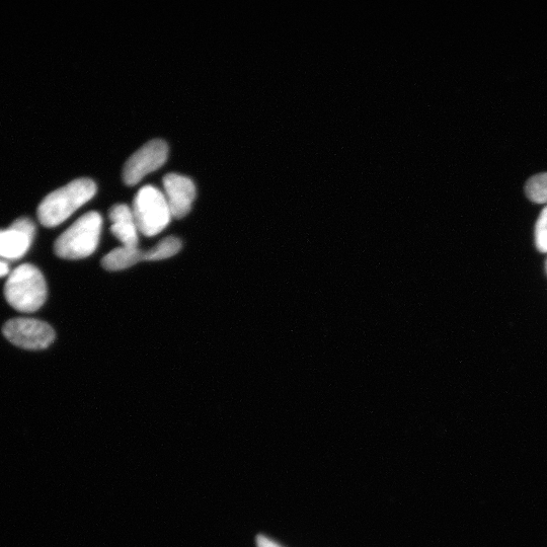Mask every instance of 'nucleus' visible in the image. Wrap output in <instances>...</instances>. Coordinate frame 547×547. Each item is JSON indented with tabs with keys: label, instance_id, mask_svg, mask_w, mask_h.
I'll return each mask as SVG.
<instances>
[{
	"label": "nucleus",
	"instance_id": "f257e3e1",
	"mask_svg": "<svg viewBox=\"0 0 547 547\" xmlns=\"http://www.w3.org/2000/svg\"><path fill=\"white\" fill-rule=\"evenodd\" d=\"M97 193V185L91 179L74 180L66 186L50 193L38 208L42 225L53 228L68 219Z\"/></svg>",
	"mask_w": 547,
	"mask_h": 547
},
{
	"label": "nucleus",
	"instance_id": "f03ea898",
	"mask_svg": "<svg viewBox=\"0 0 547 547\" xmlns=\"http://www.w3.org/2000/svg\"><path fill=\"white\" fill-rule=\"evenodd\" d=\"M103 218L100 213L91 211L77 219L54 245L55 254L66 260H80L92 256L98 249Z\"/></svg>",
	"mask_w": 547,
	"mask_h": 547
},
{
	"label": "nucleus",
	"instance_id": "7ed1b4c3",
	"mask_svg": "<svg viewBox=\"0 0 547 547\" xmlns=\"http://www.w3.org/2000/svg\"><path fill=\"white\" fill-rule=\"evenodd\" d=\"M9 304L20 312H35L47 299V284L42 272L31 264L15 269L5 286Z\"/></svg>",
	"mask_w": 547,
	"mask_h": 547
},
{
	"label": "nucleus",
	"instance_id": "20e7f679",
	"mask_svg": "<svg viewBox=\"0 0 547 547\" xmlns=\"http://www.w3.org/2000/svg\"><path fill=\"white\" fill-rule=\"evenodd\" d=\"M132 212L139 232L145 237L158 236L173 217L165 194L154 186H144L138 191Z\"/></svg>",
	"mask_w": 547,
	"mask_h": 547
},
{
	"label": "nucleus",
	"instance_id": "39448f33",
	"mask_svg": "<svg viewBox=\"0 0 547 547\" xmlns=\"http://www.w3.org/2000/svg\"><path fill=\"white\" fill-rule=\"evenodd\" d=\"M169 154L168 144L154 139L132 154L123 170V180L129 185L138 184L145 176L165 165Z\"/></svg>",
	"mask_w": 547,
	"mask_h": 547
},
{
	"label": "nucleus",
	"instance_id": "423d86ee",
	"mask_svg": "<svg viewBox=\"0 0 547 547\" xmlns=\"http://www.w3.org/2000/svg\"><path fill=\"white\" fill-rule=\"evenodd\" d=\"M3 332L12 344L27 350L46 349L55 339V332L47 323L34 319L11 320Z\"/></svg>",
	"mask_w": 547,
	"mask_h": 547
},
{
	"label": "nucleus",
	"instance_id": "0eeeda50",
	"mask_svg": "<svg viewBox=\"0 0 547 547\" xmlns=\"http://www.w3.org/2000/svg\"><path fill=\"white\" fill-rule=\"evenodd\" d=\"M35 234V224L29 218H19L8 229L0 230V258H23L31 248Z\"/></svg>",
	"mask_w": 547,
	"mask_h": 547
},
{
	"label": "nucleus",
	"instance_id": "6e6552de",
	"mask_svg": "<svg viewBox=\"0 0 547 547\" xmlns=\"http://www.w3.org/2000/svg\"><path fill=\"white\" fill-rule=\"evenodd\" d=\"M164 188L173 217H185L191 211L196 197L194 182L183 175L169 174L164 178Z\"/></svg>",
	"mask_w": 547,
	"mask_h": 547
},
{
	"label": "nucleus",
	"instance_id": "1a4fd4ad",
	"mask_svg": "<svg viewBox=\"0 0 547 547\" xmlns=\"http://www.w3.org/2000/svg\"><path fill=\"white\" fill-rule=\"evenodd\" d=\"M112 232L120 241L122 247L138 248V228L132 209L125 204H118L110 211Z\"/></svg>",
	"mask_w": 547,
	"mask_h": 547
},
{
	"label": "nucleus",
	"instance_id": "9d476101",
	"mask_svg": "<svg viewBox=\"0 0 547 547\" xmlns=\"http://www.w3.org/2000/svg\"><path fill=\"white\" fill-rule=\"evenodd\" d=\"M144 255L145 251H141L138 248L120 247L105 256L102 265L108 271H122L143 262Z\"/></svg>",
	"mask_w": 547,
	"mask_h": 547
},
{
	"label": "nucleus",
	"instance_id": "9b49d317",
	"mask_svg": "<svg viewBox=\"0 0 547 547\" xmlns=\"http://www.w3.org/2000/svg\"><path fill=\"white\" fill-rule=\"evenodd\" d=\"M182 249V242L178 238L169 237L161 241L151 250L145 251L144 261H161L174 257Z\"/></svg>",
	"mask_w": 547,
	"mask_h": 547
},
{
	"label": "nucleus",
	"instance_id": "f8f14e48",
	"mask_svg": "<svg viewBox=\"0 0 547 547\" xmlns=\"http://www.w3.org/2000/svg\"><path fill=\"white\" fill-rule=\"evenodd\" d=\"M527 197L534 203H547V173L530 178L526 184Z\"/></svg>",
	"mask_w": 547,
	"mask_h": 547
},
{
	"label": "nucleus",
	"instance_id": "ddd939ff",
	"mask_svg": "<svg viewBox=\"0 0 547 547\" xmlns=\"http://www.w3.org/2000/svg\"><path fill=\"white\" fill-rule=\"evenodd\" d=\"M535 244L539 252L547 253V207L541 212L535 226Z\"/></svg>",
	"mask_w": 547,
	"mask_h": 547
},
{
	"label": "nucleus",
	"instance_id": "4468645a",
	"mask_svg": "<svg viewBox=\"0 0 547 547\" xmlns=\"http://www.w3.org/2000/svg\"><path fill=\"white\" fill-rule=\"evenodd\" d=\"M257 542L258 547H281L280 545L263 535L258 536Z\"/></svg>",
	"mask_w": 547,
	"mask_h": 547
},
{
	"label": "nucleus",
	"instance_id": "2eb2a0df",
	"mask_svg": "<svg viewBox=\"0 0 547 547\" xmlns=\"http://www.w3.org/2000/svg\"><path fill=\"white\" fill-rule=\"evenodd\" d=\"M9 271V265L5 262L0 261V277L8 275Z\"/></svg>",
	"mask_w": 547,
	"mask_h": 547
},
{
	"label": "nucleus",
	"instance_id": "dca6fc26",
	"mask_svg": "<svg viewBox=\"0 0 547 547\" xmlns=\"http://www.w3.org/2000/svg\"><path fill=\"white\" fill-rule=\"evenodd\" d=\"M546 270H547V264H546Z\"/></svg>",
	"mask_w": 547,
	"mask_h": 547
}]
</instances>
